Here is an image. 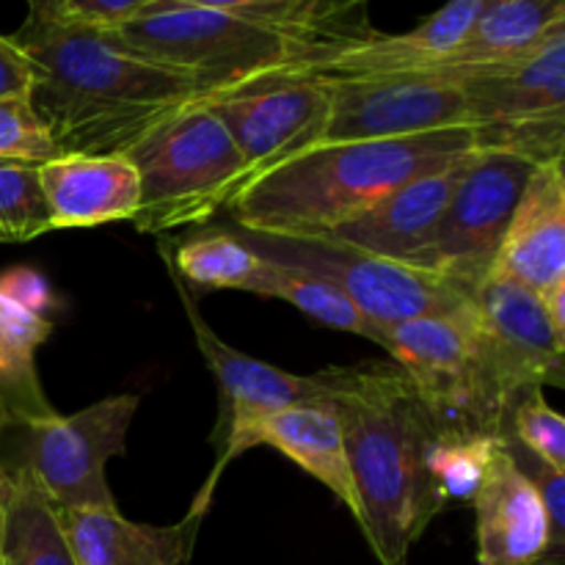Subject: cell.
<instances>
[{
  "mask_svg": "<svg viewBox=\"0 0 565 565\" xmlns=\"http://www.w3.org/2000/svg\"><path fill=\"white\" fill-rule=\"evenodd\" d=\"M11 39L36 64L28 99L58 154H125L204 99L193 77L141 58L108 31L25 17Z\"/></svg>",
  "mask_w": 565,
  "mask_h": 565,
  "instance_id": "cell-1",
  "label": "cell"
},
{
  "mask_svg": "<svg viewBox=\"0 0 565 565\" xmlns=\"http://www.w3.org/2000/svg\"><path fill=\"white\" fill-rule=\"evenodd\" d=\"M326 397L342 425L356 524L381 565H408L428 524L445 511L430 450L436 434L428 408L395 362L320 370Z\"/></svg>",
  "mask_w": 565,
  "mask_h": 565,
  "instance_id": "cell-2",
  "label": "cell"
},
{
  "mask_svg": "<svg viewBox=\"0 0 565 565\" xmlns=\"http://www.w3.org/2000/svg\"><path fill=\"white\" fill-rule=\"evenodd\" d=\"M472 127L381 141L320 143L248 182L230 204L232 224L279 235H329L395 188L472 152Z\"/></svg>",
  "mask_w": 565,
  "mask_h": 565,
  "instance_id": "cell-3",
  "label": "cell"
},
{
  "mask_svg": "<svg viewBox=\"0 0 565 565\" xmlns=\"http://www.w3.org/2000/svg\"><path fill=\"white\" fill-rule=\"evenodd\" d=\"M108 33L141 58L193 77L213 97L274 75H303L370 28L348 22V6L307 20H268L154 0Z\"/></svg>",
  "mask_w": 565,
  "mask_h": 565,
  "instance_id": "cell-4",
  "label": "cell"
},
{
  "mask_svg": "<svg viewBox=\"0 0 565 565\" xmlns=\"http://www.w3.org/2000/svg\"><path fill=\"white\" fill-rule=\"evenodd\" d=\"M125 154L141 185L130 224L147 235L204 226L246 182L241 149L204 99L160 121Z\"/></svg>",
  "mask_w": 565,
  "mask_h": 565,
  "instance_id": "cell-5",
  "label": "cell"
},
{
  "mask_svg": "<svg viewBox=\"0 0 565 565\" xmlns=\"http://www.w3.org/2000/svg\"><path fill=\"white\" fill-rule=\"evenodd\" d=\"M141 397L114 395L83 412L0 425V463L25 475L55 511L116 508L108 461L127 452V434Z\"/></svg>",
  "mask_w": 565,
  "mask_h": 565,
  "instance_id": "cell-6",
  "label": "cell"
},
{
  "mask_svg": "<svg viewBox=\"0 0 565 565\" xmlns=\"http://www.w3.org/2000/svg\"><path fill=\"white\" fill-rule=\"evenodd\" d=\"M230 226L263 257L329 281L381 329L430 315L461 312L472 303V290L447 276L362 252L329 235H279L246 230L232 221Z\"/></svg>",
  "mask_w": 565,
  "mask_h": 565,
  "instance_id": "cell-7",
  "label": "cell"
},
{
  "mask_svg": "<svg viewBox=\"0 0 565 565\" xmlns=\"http://www.w3.org/2000/svg\"><path fill=\"white\" fill-rule=\"evenodd\" d=\"M381 348L408 375L441 439L505 436L475 331V301L461 312L386 326Z\"/></svg>",
  "mask_w": 565,
  "mask_h": 565,
  "instance_id": "cell-8",
  "label": "cell"
},
{
  "mask_svg": "<svg viewBox=\"0 0 565 565\" xmlns=\"http://www.w3.org/2000/svg\"><path fill=\"white\" fill-rule=\"evenodd\" d=\"M160 257H163L166 274H169L171 285H174L177 296H180L182 301V309H185V318L188 323H191L193 337H196L199 353H202L210 373L218 381L221 392V414L213 434L218 461H215V469L210 472L202 494L196 497V502H193L191 508V513H202L204 516L210 508V497H213L224 469L230 467L235 458H241L243 452L257 447V430L259 425H263V419L281 412V408L296 406V403L323 397L326 384L320 373H287V370L274 367V364L268 362H259V359L248 356V353L237 351L230 342L221 340V337L210 329L207 320L202 318V312H199V303L196 298H193V292L188 290L185 281H182L180 276L174 274V268H171V257L166 243H160Z\"/></svg>",
  "mask_w": 565,
  "mask_h": 565,
  "instance_id": "cell-9",
  "label": "cell"
},
{
  "mask_svg": "<svg viewBox=\"0 0 565 565\" xmlns=\"http://www.w3.org/2000/svg\"><path fill=\"white\" fill-rule=\"evenodd\" d=\"M472 301L486 379L505 419L527 392L544 386L563 390L565 334L552 326L533 290L491 270L472 290Z\"/></svg>",
  "mask_w": 565,
  "mask_h": 565,
  "instance_id": "cell-10",
  "label": "cell"
},
{
  "mask_svg": "<svg viewBox=\"0 0 565 565\" xmlns=\"http://www.w3.org/2000/svg\"><path fill=\"white\" fill-rule=\"evenodd\" d=\"M323 83L329 86L331 108L320 143L381 141L472 127L461 86L439 72H403Z\"/></svg>",
  "mask_w": 565,
  "mask_h": 565,
  "instance_id": "cell-11",
  "label": "cell"
},
{
  "mask_svg": "<svg viewBox=\"0 0 565 565\" xmlns=\"http://www.w3.org/2000/svg\"><path fill=\"white\" fill-rule=\"evenodd\" d=\"M535 166L508 152H480L445 210L425 270L475 290L494 270L502 237Z\"/></svg>",
  "mask_w": 565,
  "mask_h": 565,
  "instance_id": "cell-12",
  "label": "cell"
},
{
  "mask_svg": "<svg viewBox=\"0 0 565 565\" xmlns=\"http://www.w3.org/2000/svg\"><path fill=\"white\" fill-rule=\"evenodd\" d=\"M204 103L241 149L246 163L243 188L298 152L318 147L331 108L329 86L309 75L265 77L204 97Z\"/></svg>",
  "mask_w": 565,
  "mask_h": 565,
  "instance_id": "cell-13",
  "label": "cell"
},
{
  "mask_svg": "<svg viewBox=\"0 0 565 565\" xmlns=\"http://www.w3.org/2000/svg\"><path fill=\"white\" fill-rule=\"evenodd\" d=\"M494 270L533 290L546 318L565 334V166L539 163L530 171L511 215Z\"/></svg>",
  "mask_w": 565,
  "mask_h": 565,
  "instance_id": "cell-14",
  "label": "cell"
},
{
  "mask_svg": "<svg viewBox=\"0 0 565 565\" xmlns=\"http://www.w3.org/2000/svg\"><path fill=\"white\" fill-rule=\"evenodd\" d=\"M480 565H565V546L533 480L519 469L502 439L472 500Z\"/></svg>",
  "mask_w": 565,
  "mask_h": 565,
  "instance_id": "cell-15",
  "label": "cell"
},
{
  "mask_svg": "<svg viewBox=\"0 0 565 565\" xmlns=\"http://www.w3.org/2000/svg\"><path fill=\"white\" fill-rule=\"evenodd\" d=\"M472 158L475 149L441 169L414 177L406 185L395 188L390 196L379 199L373 207L359 213L356 218L331 230L329 237L425 270V259L434 246L447 204Z\"/></svg>",
  "mask_w": 565,
  "mask_h": 565,
  "instance_id": "cell-16",
  "label": "cell"
},
{
  "mask_svg": "<svg viewBox=\"0 0 565 565\" xmlns=\"http://www.w3.org/2000/svg\"><path fill=\"white\" fill-rule=\"evenodd\" d=\"M497 0H447L436 14L425 17L417 28L406 33H375L337 47L303 75L323 81L345 77H381L403 72H428L445 64L472 33L480 17Z\"/></svg>",
  "mask_w": 565,
  "mask_h": 565,
  "instance_id": "cell-17",
  "label": "cell"
},
{
  "mask_svg": "<svg viewBox=\"0 0 565 565\" xmlns=\"http://www.w3.org/2000/svg\"><path fill=\"white\" fill-rule=\"evenodd\" d=\"M447 77L461 86L472 127L565 116V25L516 58Z\"/></svg>",
  "mask_w": 565,
  "mask_h": 565,
  "instance_id": "cell-18",
  "label": "cell"
},
{
  "mask_svg": "<svg viewBox=\"0 0 565 565\" xmlns=\"http://www.w3.org/2000/svg\"><path fill=\"white\" fill-rule=\"evenodd\" d=\"M53 230L132 221L141 185L127 154H55L39 163Z\"/></svg>",
  "mask_w": 565,
  "mask_h": 565,
  "instance_id": "cell-19",
  "label": "cell"
},
{
  "mask_svg": "<svg viewBox=\"0 0 565 565\" xmlns=\"http://www.w3.org/2000/svg\"><path fill=\"white\" fill-rule=\"evenodd\" d=\"M61 527L77 565H193L202 513L169 527L138 524L119 508L58 511Z\"/></svg>",
  "mask_w": 565,
  "mask_h": 565,
  "instance_id": "cell-20",
  "label": "cell"
},
{
  "mask_svg": "<svg viewBox=\"0 0 565 565\" xmlns=\"http://www.w3.org/2000/svg\"><path fill=\"white\" fill-rule=\"evenodd\" d=\"M259 445L274 447L290 458L296 467L323 483L353 513V519L359 516V494L353 486L342 425L329 397H315L270 414L257 430Z\"/></svg>",
  "mask_w": 565,
  "mask_h": 565,
  "instance_id": "cell-21",
  "label": "cell"
},
{
  "mask_svg": "<svg viewBox=\"0 0 565 565\" xmlns=\"http://www.w3.org/2000/svg\"><path fill=\"white\" fill-rule=\"evenodd\" d=\"M565 25V0H497L478 20L461 47L439 64L441 75L500 64L539 47L552 31Z\"/></svg>",
  "mask_w": 565,
  "mask_h": 565,
  "instance_id": "cell-22",
  "label": "cell"
},
{
  "mask_svg": "<svg viewBox=\"0 0 565 565\" xmlns=\"http://www.w3.org/2000/svg\"><path fill=\"white\" fill-rule=\"evenodd\" d=\"M53 334V320L0 292V412L6 423L53 417L36 367V351Z\"/></svg>",
  "mask_w": 565,
  "mask_h": 565,
  "instance_id": "cell-23",
  "label": "cell"
},
{
  "mask_svg": "<svg viewBox=\"0 0 565 565\" xmlns=\"http://www.w3.org/2000/svg\"><path fill=\"white\" fill-rule=\"evenodd\" d=\"M14 478V497L0 527V565H77L58 511L25 475Z\"/></svg>",
  "mask_w": 565,
  "mask_h": 565,
  "instance_id": "cell-24",
  "label": "cell"
},
{
  "mask_svg": "<svg viewBox=\"0 0 565 565\" xmlns=\"http://www.w3.org/2000/svg\"><path fill=\"white\" fill-rule=\"evenodd\" d=\"M248 292L263 298H279V301L301 309L303 315H309L318 323L329 326V329L364 337V340L375 342V345H381V340H384V329L381 326L364 318L337 287L318 279V276L307 274V270L290 268V265H281L263 257L252 285H248Z\"/></svg>",
  "mask_w": 565,
  "mask_h": 565,
  "instance_id": "cell-25",
  "label": "cell"
},
{
  "mask_svg": "<svg viewBox=\"0 0 565 565\" xmlns=\"http://www.w3.org/2000/svg\"><path fill=\"white\" fill-rule=\"evenodd\" d=\"M171 257V268L185 281L188 290H243L248 292L259 257L235 235L230 224L210 226L191 232L177 246Z\"/></svg>",
  "mask_w": 565,
  "mask_h": 565,
  "instance_id": "cell-26",
  "label": "cell"
},
{
  "mask_svg": "<svg viewBox=\"0 0 565 565\" xmlns=\"http://www.w3.org/2000/svg\"><path fill=\"white\" fill-rule=\"evenodd\" d=\"M53 230L39 163L0 158V243H28Z\"/></svg>",
  "mask_w": 565,
  "mask_h": 565,
  "instance_id": "cell-27",
  "label": "cell"
},
{
  "mask_svg": "<svg viewBox=\"0 0 565 565\" xmlns=\"http://www.w3.org/2000/svg\"><path fill=\"white\" fill-rule=\"evenodd\" d=\"M505 436H472V439H436L430 450V472L439 486L441 500L472 502L483 486L491 458Z\"/></svg>",
  "mask_w": 565,
  "mask_h": 565,
  "instance_id": "cell-28",
  "label": "cell"
},
{
  "mask_svg": "<svg viewBox=\"0 0 565 565\" xmlns=\"http://www.w3.org/2000/svg\"><path fill=\"white\" fill-rule=\"evenodd\" d=\"M505 436L530 456L565 472V419L550 406L544 390H533L513 403L505 419Z\"/></svg>",
  "mask_w": 565,
  "mask_h": 565,
  "instance_id": "cell-29",
  "label": "cell"
},
{
  "mask_svg": "<svg viewBox=\"0 0 565 565\" xmlns=\"http://www.w3.org/2000/svg\"><path fill=\"white\" fill-rule=\"evenodd\" d=\"M152 3L154 0H28V17L58 25L114 31Z\"/></svg>",
  "mask_w": 565,
  "mask_h": 565,
  "instance_id": "cell-30",
  "label": "cell"
},
{
  "mask_svg": "<svg viewBox=\"0 0 565 565\" xmlns=\"http://www.w3.org/2000/svg\"><path fill=\"white\" fill-rule=\"evenodd\" d=\"M55 154L58 149L31 108V99H0V158L44 163Z\"/></svg>",
  "mask_w": 565,
  "mask_h": 565,
  "instance_id": "cell-31",
  "label": "cell"
},
{
  "mask_svg": "<svg viewBox=\"0 0 565 565\" xmlns=\"http://www.w3.org/2000/svg\"><path fill=\"white\" fill-rule=\"evenodd\" d=\"M174 3L243 17H268V20H307V17L326 14L340 6L337 0H174Z\"/></svg>",
  "mask_w": 565,
  "mask_h": 565,
  "instance_id": "cell-32",
  "label": "cell"
},
{
  "mask_svg": "<svg viewBox=\"0 0 565 565\" xmlns=\"http://www.w3.org/2000/svg\"><path fill=\"white\" fill-rule=\"evenodd\" d=\"M36 86V64L11 36L0 33V99H28Z\"/></svg>",
  "mask_w": 565,
  "mask_h": 565,
  "instance_id": "cell-33",
  "label": "cell"
},
{
  "mask_svg": "<svg viewBox=\"0 0 565 565\" xmlns=\"http://www.w3.org/2000/svg\"><path fill=\"white\" fill-rule=\"evenodd\" d=\"M0 292L9 296L14 303H20V307L42 315V318H47V312L55 303L47 281H44L36 270H28V268L6 270V274L0 276Z\"/></svg>",
  "mask_w": 565,
  "mask_h": 565,
  "instance_id": "cell-34",
  "label": "cell"
},
{
  "mask_svg": "<svg viewBox=\"0 0 565 565\" xmlns=\"http://www.w3.org/2000/svg\"><path fill=\"white\" fill-rule=\"evenodd\" d=\"M11 497H14V478H11L3 469V463H0V527H3V516L6 511H9Z\"/></svg>",
  "mask_w": 565,
  "mask_h": 565,
  "instance_id": "cell-35",
  "label": "cell"
},
{
  "mask_svg": "<svg viewBox=\"0 0 565 565\" xmlns=\"http://www.w3.org/2000/svg\"><path fill=\"white\" fill-rule=\"evenodd\" d=\"M6 423V419H3V412H0V425H3Z\"/></svg>",
  "mask_w": 565,
  "mask_h": 565,
  "instance_id": "cell-36",
  "label": "cell"
}]
</instances>
